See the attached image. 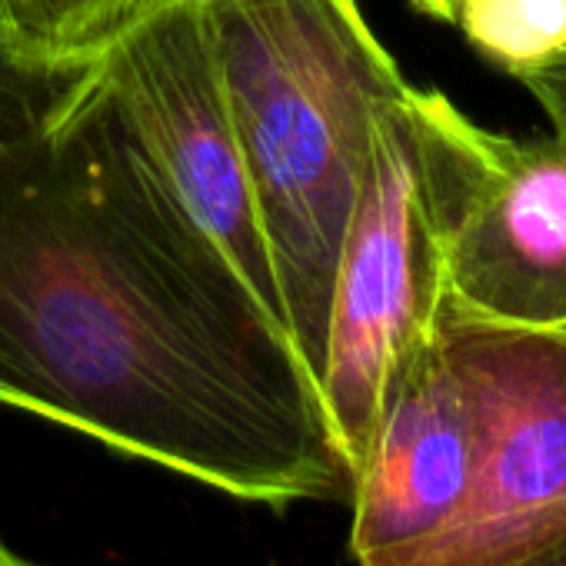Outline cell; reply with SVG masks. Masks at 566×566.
<instances>
[{
  "instance_id": "1",
  "label": "cell",
  "mask_w": 566,
  "mask_h": 566,
  "mask_svg": "<svg viewBox=\"0 0 566 566\" xmlns=\"http://www.w3.org/2000/svg\"><path fill=\"white\" fill-rule=\"evenodd\" d=\"M0 403L240 503L347 496L311 374L94 77L0 147Z\"/></svg>"
},
{
  "instance_id": "2",
  "label": "cell",
  "mask_w": 566,
  "mask_h": 566,
  "mask_svg": "<svg viewBox=\"0 0 566 566\" xmlns=\"http://www.w3.org/2000/svg\"><path fill=\"white\" fill-rule=\"evenodd\" d=\"M291 340L317 390L340 247L407 94L357 0H203Z\"/></svg>"
},
{
  "instance_id": "3",
  "label": "cell",
  "mask_w": 566,
  "mask_h": 566,
  "mask_svg": "<svg viewBox=\"0 0 566 566\" xmlns=\"http://www.w3.org/2000/svg\"><path fill=\"white\" fill-rule=\"evenodd\" d=\"M410 91L413 84L377 120L337 260L317 374L321 410L347 483L397 374L433 334L447 301L440 210Z\"/></svg>"
},
{
  "instance_id": "4",
  "label": "cell",
  "mask_w": 566,
  "mask_h": 566,
  "mask_svg": "<svg viewBox=\"0 0 566 566\" xmlns=\"http://www.w3.org/2000/svg\"><path fill=\"white\" fill-rule=\"evenodd\" d=\"M473 403L460 510L420 566H566V327L437 321Z\"/></svg>"
},
{
  "instance_id": "5",
  "label": "cell",
  "mask_w": 566,
  "mask_h": 566,
  "mask_svg": "<svg viewBox=\"0 0 566 566\" xmlns=\"http://www.w3.org/2000/svg\"><path fill=\"white\" fill-rule=\"evenodd\" d=\"M440 230L447 304L510 327H566V140L470 120L440 91H410Z\"/></svg>"
},
{
  "instance_id": "6",
  "label": "cell",
  "mask_w": 566,
  "mask_h": 566,
  "mask_svg": "<svg viewBox=\"0 0 566 566\" xmlns=\"http://www.w3.org/2000/svg\"><path fill=\"white\" fill-rule=\"evenodd\" d=\"M94 77L180 207L287 331L203 0H160L94 54Z\"/></svg>"
},
{
  "instance_id": "7",
  "label": "cell",
  "mask_w": 566,
  "mask_h": 566,
  "mask_svg": "<svg viewBox=\"0 0 566 566\" xmlns=\"http://www.w3.org/2000/svg\"><path fill=\"white\" fill-rule=\"evenodd\" d=\"M94 57H54L0 21V147L44 127L87 81Z\"/></svg>"
},
{
  "instance_id": "8",
  "label": "cell",
  "mask_w": 566,
  "mask_h": 566,
  "mask_svg": "<svg viewBox=\"0 0 566 566\" xmlns=\"http://www.w3.org/2000/svg\"><path fill=\"white\" fill-rule=\"evenodd\" d=\"M160 0H11L14 34L54 57H94Z\"/></svg>"
},
{
  "instance_id": "9",
  "label": "cell",
  "mask_w": 566,
  "mask_h": 566,
  "mask_svg": "<svg viewBox=\"0 0 566 566\" xmlns=\"http://www.w3.org/2000/svg\"><path fill=\"white\" fill-rule=\"evenodd\" d=\"M520 84L536 97V104L543 107L553 134L559 140H566V57L549 64V67H539L526 77H520Z\"/></svg>"
},
{
  "instance_id": "10",
  "label": "cell",
  "mask_w": 566,
  "mask_h": 566,
  "mask_svg": "<svg viewBox=\"0 0 566 566\" xmlns=\"http://www.w3.org/2000/svg\"><path fill=\"white\" fill-rule=\"evenodd\" d=\"M410 4H413L420 14L433 18V21H447V24H453L460 0H410Z\"/></svg>"
},
{
  "instance_id": "11",
  "label": "cell",
  "mask_w": 566,
  "mask_h": 566,
  "mask_svg": "<svg viewBox=\"0 0 566 566\" xmlns=\"http://www.w3.org/2000/svg\"><path fill=\"white\" fill-rule=\"evenodd\" d=\"M0 566H48V563H38V559L18 553L14 546H8L4 539H0Z\"/></svg>"
},
{
  "instance_id": "12",
  "label": "cell",
  "mask_w": 566,
  "mask_h": 566,
  "mask_svg": "<svg viewBox=\"0 0 566 566\" xmlns=\"http://www.w3.org/2000/svg\"><path fill=\"white\" fill-rule=\"evenodd\" d=\"M0 21L11 28V0H0ZM14 31V28H11Z\"/></svg>"
}]
</instances>
